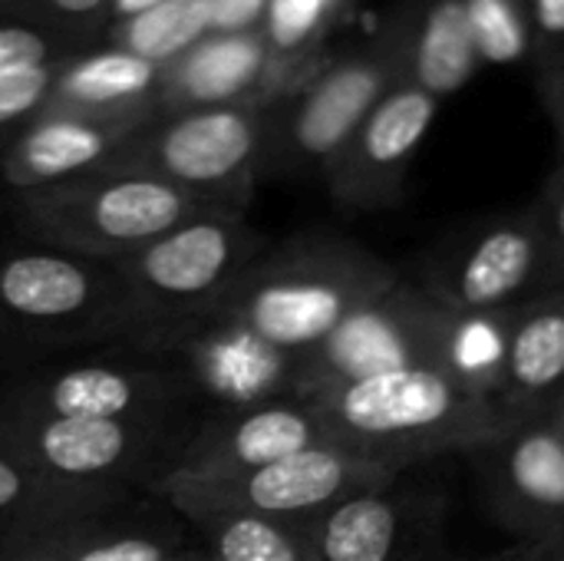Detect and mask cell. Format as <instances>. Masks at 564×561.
<instances>
[{
  "mask_svg": "<svg viewBox=\"0 0 564 561\" xmlns=\"http://www.w3.org/2000/svg\"><path fill=\"white\" fill-rule=\"evenodd\" d=\"M212 33H248L261 30L268 0H208Z\"/></svg>",
  "mask_w": 564,
  "mask_h": 561,
  "instance_id": "obj_30",
  "label": "cell"
},
{
  "mask_svg": "<svg viewBox=\"0 0 564 561\" xmlns=\"http://www.w3.org/2000/svg\"><path fill=\"white\" fill-rule=\"evenodd\" d=\"M218 208L221 205L195 198L162 179L112 169H96L50 188L17 192L13 202L26 241L93 261H116L175 225Z\"/></svg>",
  "mask_w": 564,
  "mask_h": 561,
  "instance_id": "obj_5",
  "label": "cell"
},
{
  "mask_svg": "<svg viewBox=\"0 0 564 561\" xmlns=\"http://www.w3.org/2000/svg\"><path fill=\"white\" fill-rule=\"evenodd\" d=\"M564 397V284L512 308L502 407L519 420H545Z\"/></svg>",
  "mask_w": 564,
  "mask_h": 561,
  "instance_id": "obj_18",
  "label": "cell"
},
{
  "mask_svg": "<svg viewBox=\"0 0 564 561\" xmlns=\"http://www.w3.org/2000/svg\"><path fill=\"white\" fill-rule=\"evenodd\" d=\"M268 245L245 212L218 208L109 261L122 291V344L152 354L169 334L208 314Z\"/></svg>",
  "mask_w": 564,
  "mask_h": 561,
  "instance_id": "obj_3",
  "label": "cell"
},
{
  "mask_svg": "<svg viewBox=\"0 0 564 561\" xmlns=\"http://www.w3.org/2000/svg\"><path fill=\"white\" fill-rule=\"evenodd\" d=\"M205 36H212L208 0H165L122 23L119 50L159 66H172Z\"/></svg>",
  "mask_w": 564,
  "mask_h": 561,
  "instance_id": "obj_25",
  "label": "cell"
},
{
  "mask_svg": "<svg viewBox=\"0 0 564 561\" xmlns=\"http://www.w3.org/2000/svg\"><path fill=\"white\" fill-rule=\"evenodd\" d=\"M545 235H549V248H552V261H555V278L564 284V172L552 182L545 202L539 205Z\"/></svg>",
  "mask_w": 564,
  "mask_h": 561,
  "instance_id": "obj_31",
  "label": "cell"
},
{
  "mask_svg": "<svg viewBox=\"0 0 564 561\" xmlns=\"http://www.w3.org/2000/svg\"><path fill=\"white\" fill-rule=\"evenodd\" d=\"M271 136L264 106H212L172 112L139 129L102 169L162 179L195 198L245 212Z\"/></svg>",
  "mask_w": 564,
  "mask_h": 561,
  "instance_id": "obj_7",
  "label": "cell"
},
{
  "mask_svg": "<svg viewBox=\"0 0 564 561\" xmlns=\"http://www.w3.org/2000/svg\"><path fill=\"white\" fill-rule=\"evenodd\" d=\"M416 3L387 17L373 40L330 56L304 86L271 106L264 172L327 175L373 106L406 79Z\"/></svg>",
  "mask_w": 564,
  "mask_h": 561,
  "instance_id": "obj_4",
  "label": "cell"
},
{
  "mask_svg": "<svg viewBox=\"0 0 564 561\" xmlns=\"http://www.w3.org/2000/svg\"><path fill=\"white\" fill-rule=\"evenodd\" d=\"M529 23L535 30V76L552 122L564 126V0H529Z\"/></svg>",
  "mask_w": 564,
  "mask_h": 561,
  "instance_id": "obj_27",
  "label": "cell"
},
{
  "mask_svg": "<svg viewBox=\"0 0 564 561\" xmlns=\"http://www.w3.org/2000/svg\"><path fill=\"white\" fill-rule=\"evenodd\" d=\"M562 403H564V397H562ZM562 403H558V407H562ZM558 407H555V410H558ZM555 410H552V413H555ZM545 420H549V417H545Z\"/></svg>",
  "mask_w": 564,
  "mask_h": 561,
  "instance_id": "obj_37",
  "label": "cell"
},
{
  "mask_svg": "<svg viewBox=\"0 0 564 561\" xmlns=\"http://www.w3.org/2000/svg\"><path fill=\"white\" fill-rule=\"evenodd\" d=\"M436 112V96L410 79H400L327 169L324 182L334 202L350 212H377L393 205L406 188V172L430 136Z\"/></svg>",
  "mask_w": 564,
  "mask_h": 561,
  "instance_id": "obj_14",
  "label": "cell"
},
{
  "mask_svg": "<svg viewBox=\"0 0 564 561\" xmlns=\"http://www.w3.org/2000/svg\"><path fill=\"white\" fill-rule=\"evenodd\" d=\"M486 561H564V529L539 539H522L509 552H499Z\"/></svg>",
  "mask_w": 564,
  "mask_h": 561,
  "instance_id": "obj_32",
  "label": "cell"
},
{
  "mask_svg": "<svg viewBox=\"0 0 564 561\" xmlns=\"http://www.w3.org/2000/svg\"><path fill=\"white\" fill-rule=\"evenodd\" d=\"M149 116H86V112H59L46 109L10 142L0 155V175L13 192L50 188L79 175L102 169L139 129H145Z\"/></svg>",
  "mask_w": 564,
  "mask_h": 561,
  "instance_id": "obj_15",
  "label": "cell"
},
{
  "mask_svg": "<svg viewBox=\"0 0 564 561\" xmlns=\"http://www.w3.org/2000/svg\"><path fill=\"white\" fill-rule=\"evenodd\" d=\"M50 63V43L30 26H0V73Z\"/></svg>",
  "mask_w": 564,
  "mask_h": 561,
  "instance_id": "obj_29",
  "label": "cell"
},
{
  "mask_svg": "<svg viewBox=\"0 0 564 561\" xmlns=\"http://www.w3.org/2000/svg\"><path fill=\"white\" fill-rule=\"evenodd\" d=\"M162 83L165 66L126 50H106L59 73L46 109L86 116H149V109H139V103L145 106L152 93L159 96Z\"/></svg>",
  "mask_w": 564,
  "mask_h": 561,
  "instance_id": "obj_21",
  "label": "cell"
},
{
  "mask_svg": "<svg viewBox=\"0 0 564 561\" xmlns=\"http://www.w3.org/2000/svg\"><path fill=\"white\" fill-rule=\"evenodd\" d=\"M400 476L403 473L367 463L334 443H321L231 479L169 489L159 499H165L188 522L218 513L311 522L357 493L393 486Z\"/></svg>",
  "mask_w": 564,
  "mask_h": 561,
  "instance_id": "obj_9",
  "label": "cell"
},
{
  "mask_svg": "<svg viewBox=\"0 0 564 561\" xmlns=\"http://www.w3.org/2000/svg\"><path fill=\"white\" fill-rule=\"evenodd\" d=\"M423 288L459 314L509 311L558 288L539 208L496 218L453 241Z\"/></svg>",
  "mask_w": 564,
  "mask_h": 561,
  "instance_id": "obj_10",
  "label": "cell"
},
{
  "mask_svg": "<svg viewBox=\"0 0 564 561\" xmlns=\"http://www.w3.org/2000/svg\"><path fill=\"white\" fill-rule=\"evenodd\" d=\"M59 13H69V17H89L96 13L106 0H50Z\"/></svg>",
  "mask_w": 564,
  "mask_h": 561,
  "instance_id": "obj_33",
  "label": "cell"
},
{
  "mask_svg": "<svg viewBox=\"0 0 564 561\" xmlns=\"http://www.w3.org/2000/svg\"><path fill=\"white\" fill-rule=\"evenodd\" d=\"M479 50L463 0H416L406 79L436 99L459 93L479 69Z\"/></svg>",
  "mask_w": 564,
  "mask_h": 561,
  "instance_id": "obj_22",
  "label": "cell"
},
{
  "mask_svg": "<svg viewBox=\"0 0 564 561\" xmlns=\"http://www.w3.org/2000/svg\"><path fill=\"white\" fill-rule=\"evenodd\" d=\"M330 443L324 423L311 403L297 397H278L238 410L212 413L152 476V493L162 496L182 486H205L231 479L284 460L291 453Z\"/></svg>",
  "mask_w": 564,
  "mask_h": 561,
  "instance_id": "obj_11",
  "label": "cell"
},
{
  "mask_svg": "<svg viewBox=\"0 0 564 561\" xmlns=\"http://www.w3.org/2000/svg\"><path fill=\"white\" fill-rule=\"evenodd\" d=\"M185 546L159 529L112 522L106 513L0 539V561H175Z\"/></svg>",
  "mask_w": 564,
  "mask_h": 561,
  "instance_id": "obj_19",
  "label": "cell"
},
{
  "mask_svg": "<svg viewBox=\"0 0 564 561\" xmlns=\"http://www.w3.org/2000/svg\"><path fill=\"white\" fill-rule=\"evenodd\" d=\"M549 420H552V423H555V427L564 433V403L555 410V413H552V417H549Z\"/></svg>",
  "mask_w": 564,
  "mask_h": 561,
  "instance_id": "obj_36",
  "label": "cell"
},
{
  "mask_svg": "<svg viewBox=\"0 0 564 561\" xmlns=\"http://www.w3.org/2000/svg\"><path fill=\"white\" fill-rule=\"evenodd\" d=\"M109 509H116V503L53 483L17 456L0 453V539Z\"/></svg>",
  "mask_w": 564,
  "mask_h": 561,
  "instance_id": "obj_23",
  "label": "cell"
},
{
  "mask_svg": "<svg viewBox=\"0 0 564 561\" xmlns=\"http://www.w3.org/2000/svg\"><path fill=\"white\" fill-rule=\"evenodd\" d=\"M53 89H56V69L50 63L0 73V129L23 122L30 116L33 119L43 116L53 99Z\"/></svg>",
  "mask_w": 564,
  "mask_h": 561,
  "instance_id": "obj_28",
  "label": "cell"
},
{
  "mask_svg": "<svg viewBox=\"0 0 564 561\" xmlns=\"http://www.w3.org/2000/svg\"><path fill=\"white\" fill-rule=\"evenodd\" d=\"M446 506L406 473L383 489L357 493L311 519L321 561H456L446 549Z\"/></svg>",
  "mask_w": 564,
  "mask_h": 561,
  "instance_id": "obj_12",
  "label": "cell"
},
{
  "mask_svg": "<svg viewBox=\"0 0 564 561\" xmlns=\"http://www.w3.org/2000/svg\"><path fill=\"white\" fill-rule=\"evenodd\" d=\"M159 3H165V0H116V13L129 20V17H139V13L159 7Z\"/></svg>",
  "mask_w": 564,
  "mask_h": 561,
  "instance_id": "obj_34",
  "label": "cell"
},
{
  "mask_svg": "<svg viewBox=\"0 0 564 561\" xmlns=\"http://www.w3.org/2000/svg\"><path fill=\"white\" fill-rule=\"evenodd\" d=\"M185 400L192 393L172 364H83L20 380L0 400V413L50 420H172Z\"/></svg>",
  "mask_w": 564,
  "mask_h": 561,
  "instance_id": "obj_13",
  "label": "cell"
},
{
  "mask_svg": "<svg viewBox=\"0 0 564 561\" xmlns=\"http://www.w3.org/2000/svg\"><path fill=\"white\" fill-rule=\"evenodd\" d=\"M400 278L403 274L370 248L344 235L311 231L268 245L238 284L202 317L297 364Z\"/></svg>",
  "mask_w": 564,
  "mask_h": 561,
  "instance_id": "obj_2",
  "label": "cell"
},
{
  "mask_svg": "<svg viewBox=\"0 0 564 561\" xmlns=\"http://www.w3.org/2000/svg\"><path fill=\"white\" fill-rule=\"evenodd\" d=\"M271 93V53L261 30L212 33L165 69L159 103L172 112L212 106H264Z\"/></svg>",
  "mask_w": 564,
  "mask_h": 561,
  "instance_id": "obj_17",
  "label": "cell"
},
{
  "mask_svg": "<svg viewBox=\"0 0 564 561\" xmlns=\"http://www.w3.org/2000/svg\"><path fill=\"white\" fill-rule=\"evenodd\" d=\"M122 291L109 261L46 245L0 255V350L33 357L46 350L122 344Z\"/></svg>",
  "mask_w": 564,
  "mask_h": 561,
  "instance_id": "obj_6",
  "label": "cell"
},
{
  "mask_svg": "<svg viewBox=\"0 0 564 561\" xmlns=\"http://www.w3.org/2000/svg\"><path fill=\"white\" fill-rule=\"evenodd\" d=\"M192 526L218 561H321L307 522L218 513Z\"/></svg>",
  "mask_w": 564,
  "mask_h": 561,
  "instance_id": "obj_24",
  "label": "cell"
},
{
  "mask_svg": "<svg viewBox=\"0 0 564 561\" xmlns=\"http://www.w3.org/2000/svg\"><path fill=\"white\" fill-rule=\"evenodd\" d=\"M558 132H562V142H564V126H562V129H558Z\"/></svg>",
  "mask_w": 564,
  "mask_h": 561,
  "instance_id": "obj_38",
  "label": "cell"
},
{
  "mask_svg": "<svg viewBox=\"0 0 564 561\" xmlns=\"http://www.w3.org/2000/svg\"><path fill=\"white\" fill-rule=\"evenodd\" d=\"M172 420H50L0 413V453L17 456L40 476L122 503L139 476L165 466Z\"/></svg>",
  "mask_w": 564,
  "mask_h": 561,
  "instance_id": "obj_8",
  "label": "cell"
},
{
  "mask_svg": "<svg viewBox=\"0 0 564 561\" xmlns=\"http://www.w3.org/2000/svg\"><path fill=\"white\" fill-rule=\"evenodd\" d=\"M479 60L492 66L519 63L532 46L529 0H463Z\"/></svg>",
  "mask_w": 564,
  "mask_h": 561,
  "instance_id": "obj_26",
  "label": "cell"
},
{
  "mask_svg": "<svg viewBox=\"0 0 564 561\" xmlns=\"http://www.w3.org/2000/svg\"><path fill=\"white\" fill-rule=\"evenodd\" d=\"M479 456L492 509L512 532L539 539L564 529V433L552 420H525Z\"/></svg>",
  "mask_w": 564,
  "mask_h": 561,
  "instance_id": "obj_16",
  "label": "cell"
},
{
  "mask_svg": "<svg viewBox=\"0 0 564 561\" xmlns=\"http://www.w3.org/2000/svg\"><path fill=\"white\" fill-rule=\"evenodd\" d=\"M334 446L410 473L453 453H486L519 420L486 390L443 367L367 377L304 400Z\"/></svg>",
  "mask_w": 564,
  "mask_h": 561,
  "instance_id": "obj_1",
  "label": "cell"
},
{
  "mask_svg": "<svg viewBox=\"0 0 564 561\" xmlns=\"http://www.w3.org/2000/svg\"><path fill=\"white\" fill-rule=\"evenodd\" d=\"M175 561H218V559H215L208 549H202V552H195V549H185V552H182V555H178Z\"/></svg>",
  "mask_w": 564,
  "mask_h": 561,
  "instance_id": "obj_35",
  "label": "cell"
},
{
  "mask_svg": "<svg viewBox=\"0 0 564 561\" xmlns=\"http://www.w3.org/2000/svg\"><path fill=\"white\" fill-rule=\"evenodd\" d=\"M354 0H268L264 43L271 53L268 109L304 86L330 56L327 40L350 13Z\"/></svg>",
  "mask_w": 564,
  "mask_h": 561,
  "instance_id": "obj_20",
  "label": "cell"
}]
</instances>
